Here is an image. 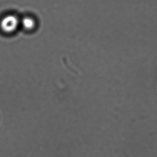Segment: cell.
I'll return each mask as SVG.
<instances>
[{
  "instance_id": "cell-1",
  "label": "cell",
  "mask_w": 157,
  "mask_h": 157,
  "mask_svg": "<svg viewBox=\"0 0 157 157\" xmlns=\"http://www.w3.org/2000/svg\"><path fill=\"white\" fill-rule=\"evenodd\" d=\"M19 24V20L16 16L9 15L2 18L0 22V27L4 32L11 33L17 29Z\"/></svg>"
},
{
  "instance_id": "cell-2",
  "label": "cell",
  "mask_w": 157,
  "mask_h": 157,
  "mask_svg": "<svg viewBox=\"0 0 157 157\" xmlns=\"http://www.w3.org/2000/svg\"><path fill=\"white\" fill-rule=\"evenodd\" d=\"M22 27L27 30H31L33 29L35 26V21L34 19L30 17H24L23 19H22L21 22Z\"/></svg>"
}]
</instances>
